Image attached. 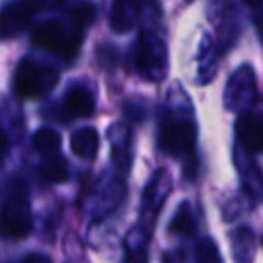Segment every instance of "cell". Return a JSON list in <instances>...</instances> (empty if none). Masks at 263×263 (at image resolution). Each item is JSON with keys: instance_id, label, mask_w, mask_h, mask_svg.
Instances as JSON below:
<instances>
[{"instance_id": "4", "label": "cell", "mask_w": 263, "mask_h": 263, "mask_svg": "<svg viewBox=\"0 0 263 263\" xmlns=\"http://www.w3.org/2000/svg\"><path fill=\"white\" fill-rule=\"evenodd\" d=\"M60 72L33 58H23L14 70V90L21 99H41L53 90Z\"/></svg>"}, {"instance_id": "25", "label": "cell", "mask_w": 263, "mask_h": 263, "mask_svg": "<svg viewBox=\"0 0 263 263\" xmlns=\"http://www.w3.org/2000/svg\"><path fill=\"white\" fill-rule=\"evenodd\" d=\"M242 2H245V4L249 6V8H253V10H255V8H261V6H263V0H242Z\"/></svg>"}, {"instance_id": "8", "label": "cell", "mask_w": 263, "mask_h": 263, "mask_svg": "<svg viewBox=\"0 0 263 263\" xmlns=\"http://www.w3.org/2000/svg\"><path fill=\"white\" fill-rule=\"evenodd\" d=\"M37 2L35 0H21V2H10L4 6L2 16H0V33L4 39L16 37L21 31H25L29 27V21L33 16V12L37 10Z\"/></svg>"}, {"instance_id": "19", "label": "cell", "mask_w": 263, "mask_h": 263, "mask_svg": "<svg viewBox=\"0 0 263 263\" xmlns=\"http://www.w3.org/2000/svg\"><path fill=\"white\" fill-rule=\"evenodd\" d=\"M68 173H70L68 171V162H66L64 156H60V152L53 154V156H47V160L41 164V171H39L41 179L45 183H51V185L64 183L68 179Z\"/></svg>"}, {"instance_id": "6", "label": "cell", "mask_w": 263, "mask_h": 263, "mask_svg": "<svg viewBox=\"0 0 263 263\" xmlns=\"http://www.w3.org/2000/svg\"><path fill=\"white\" fill-rule=\"evenodd\" d=\"M173 189V183H171V175L168 171L164 168H156L148 183H146V189L142 193V203H140V222L136 226V230L140 234H144L148 240H150V234H152V226H154V220L158 216V212L162 210L168 193Z\"/></svg>"}, {"instance_id": "11", "label": "cell", "mask_w": 263, "mask_h": 263, "mask_svg": "<svg viewBox=\"0 0 263 263\" xmlns=\"http://www.w3.org/2000/svg\"><path fill=\"white\" fill-rule=\"evenodd\" d=\"M107 140L111 144V158L117 166L119 173H127L129 171V162H132V132L125 123H115L109 127L107 132Z\"/></svg>"}, {"instance_id": "2", "label": "cell", "mask_w": 263, "mask_h": 263, "mask_svg": "<svg viewBox=\"0 0 263 263\" xmlns=\"http://www.w3.org/2000/svg\"><path fill=\"white\" fill-rule=\"evenodd\" d=\"M134 70L148 82H162L168 72L166 39L152 27L140 31L134 45Z\"/></svg>"}, {"instance_id": "5", "label": "cell", "mask_w": 263, "mask_h": 263, "mask_svg": "<svg viewBox=\"0 0 263 263\" xmlns=\"http://www.w3.org/2000/svg\"><path fill=\"white\" fill-rule=\"evenodd\" d=\"M82 31H74V33H66L64 25L55 18H45L39 21L33 31H31V41L33 45L41 47V49H51L58 55H62L64 60H74L78 55L80 43H82Z\"/></svg>"}, {"instance_id": "3", "label": "cell", "mask_w": 263, "mask_h": 263, "mask_svg": "<svg viewBox=\"0 0 263 263\" xmlns=\"http://www.w3.org/2000/svg\"><path fill=\"white\" fill-rule=\"evenodd\" d=\"M33 230L31 203L27 187L21 179L12 177L6 183V195L2 203V232L6 238H25Z\"/></svg>"}, {"instance_id": "1", "label": "cell", "mask_w": 263, "mask_h": 263, "mask_svg": "<svg viewBox=\"0 0 263 263\" xmlns=\"http://www.w3.org/2000/svg\"><path fill=\"white\" fill-rule=\"evenodd\" d=\"M195 138L197 127L189 97L183 88L173 86L158 123V148L164 154L185 160L187 166H191L195 160Z\"/></svg>"}, {"instance_id": "17", "label": "cell", "mask_w": 263, "mask_h": 263, "mask_svg": "<svg viewBox=\"0 0 263 263\" xmlns=\"http://www.w3.org/2000/svg\"><path fill=\"white\" fill-rule=\"evenodd\" d=\"M168 234H173V236H193L195 234V216L187 201H183L177 208V212L173 214V218L168 222Z\"/></svg>"}, {"instance_id": "20", "label": "cell", "mask_w": 263, "mask_h": 263, "mask_svg": "<svg viewBox=\"0 0 263 263\" xmlns=\"http://www.w3.org/2000/svg\"><path fill=\"white\" fill-rule=\"evenodd\" d=\"M60 134L51 127H39L33 134V148L43 156H53L60 152Z\"/></svg>"}, {"instance_id": "15", "label": "cell", "mask_w": 263, "mask_h": 263, "mask_svg": "<svg viewBox=\"0 0 263 263\" xmlns=\"http://www.w3.org/2000/svg\"><path fill=\"white\" fill-rule=\"evenodd\" d=\"M234 261H251L257 251V238L251 226H238L230 232Z\"/></svg>"}, {"instance_id": "14", "label": "cell", "mask_w": 263, "mask_h": 263, "mask_svg": "<svg viewBox=\"0 0 263 263\" xmlns=\"http://www.w3.org/2000/svg\"><path fill=\"white\" fill-rule=\"evenodd\" d=\"M218 72V55H216V45L210 35H203L199 45H197V72L195 78L199 84H208Z\"/></svg>"}, {"instance_id": "22", "label": "cell", "mask_w": 263, "mask_h": 263, "mask_svg": "<svg viewBox=\"0 0 263 263\" xmlns=\"http://www.w3.org/2000/svg\"><path fill=\"white\" fill-rule=\"evenodd\" d=\"M195 257L199 261H220L222 255L218 251V245L212 240V238H201L197 242V249H195Z\"/></svg>"}, {"instance_id": "10", "label": "cell", "mask_w": 263, "mask_h": 263, "mask_svg": "<svg viewBox=\"0 0 263 263\" xmlns=\"http://www.w3.org/2000/svg\"><path fill=\"white\" fill-rule=\"evenodd\" d=\"M95 107V95L84 84H72L62 97V109L68 117H90Z\"/></svg>"}, {"instance_id": "12", "label": "cell", "mask_w": 263, "mask_h": 263, "mask_svg": "<svg viewBox=\"0 0 263 263\" xmlns=\"http://www.w3.org/2000/svg\"><path fill=\"white\" fill-rule=\"evenodd\" d=\"M140 16V0H113L111 14H109V27L123 35L132 31V27L138 23Z\"/></svg>"}, {"instance_id": "9", "label": "cell", "mask_w": 263, "mask_h": 263, "mask_svg": "<svg viewBox=\"0 0 263 263\" xmlns=\"http://www.w3.org/2000/svg\"><path fill=\"white\" fill-rule=\"evenodd\" d=\"M236 140L249 152L263 150V115L261 113H238L236 119Z\"/></svg>"}, {"instance_id": "18", "label": "cell", "mask_w": 263, "mask_h": 263, "mask_svg": "<svg viewBox=\"0 0 263 263\" xmlns=\"http://www.w3.org/2000/svg\"><path fill=\"white\" fill-rule=\"evenodd\" d=\"M123 195H125V185H123V181H121V179H111V181L101 189V197H99L97 212H101V214L113 212V210L123 201Z\"/></svg>"}, {"instance_id": "21", "label": "cell", "mask_w": 263, "mask_h": 263, "mask_svg": "<svg viewBox=\"0 0 263 263\" xmlns=\"http://www.w3.org/2000/svg\"><path fill=\"white\" fill-rule=\"evenodd\" d=\"M70 16H72V23L78 27V29H86V25L92 21V16H95V6L92 4H88V2H80V4H76L72 10H70Z\"/></svg>"}, {"instance_id": "23", "label": "cell", "mask_w": 263, "mask_h": 263, "mask_svg": "<svg viewBox=\"0 0 263 263\" xmlns=\"http://www.w3.org/2000/svg\"><path fill=\"white\" fill-rule=\"evenodd\" d=\"M21 261L23 263H51V257L49 255H41V253H29Z\"/></svg>"}, {"instance_id": "13", "label": "cell", "mask_w": 263, "mask_h": 263, "mask_svg": "<svg viewBox=\"0 0 263 263\" xmlns=\"http://www.w3.org/2000/svg\"><path fill=\"white\" fill-rule=\"evenodd\" d=\"M247 154H249V150H245V154H242V146L240 144L234 148L236 168H238V173H240V177L245 181V189L255 197H263V173L255 166V162Z\"/></svg>"}, {"instance_id": "26", "label": "cell", "mask_w": 263, "mask_h": 263, "mask_svg": "<svg viewBox=\"0 0 263 263\" xmlns=\"http://www.w3.org/2000/svg\"><path fill=\"white\" fill-rule=\"evenodd\" d=\"M187 2H191V0H187Z\"/></svg>"}, {"instance_id": "7", "label": "cell", "mask_w": 263, "mask_h": 263, "mask_svg": "<svg viewBox=\"0 0 263 263\" xmlns=\"http://www.w3.org/2000/svg\"><path fill=\"white\" fill-rule=\"evenodd\" d=\"M257 101V78L251 64H240L226 80L224 107L232 113L249 111Z\"/></svg>"}, {"instance_id": "16", "label": "cell", "mask_w": 263, "mask_h": 263, "mask_svg": "<svg viewBox=\"0 0 263 263\" xmlns=\"http://www.w3.org/2000/svg\"><path fill=\"white\" fill-rule=\"evenodd\" d=\"M72 152L82 160H92L99 150V134L95 127H80L70 136Z\"/></svg>"}, {"instance_id": "24", "label": "cell", "mask_w": 263, "mask_h": 263, "mask_svg": "<svg viewBox=\"0 0 263 263\" xmlns=\"http://www.w3.org/2000/svg\"><path fill=\"white\" fill-rule=\"evenodd\" d=\"M37 6H45V8H55L62 4V0H35Z\"/></svg>"}]
</instances>
